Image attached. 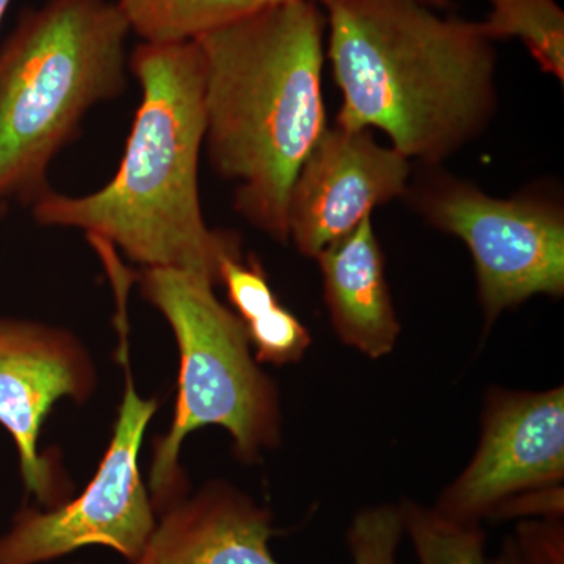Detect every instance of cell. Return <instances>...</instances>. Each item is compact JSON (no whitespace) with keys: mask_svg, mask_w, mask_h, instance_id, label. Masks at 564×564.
Listing matches in <instances>:
<instances>
[{"mask_svg":"<svg viewBox=\"0 0 564 564\" xmlns=\"http://www.w3.org/2000/svg\"><path fill=\"white\" fill-rule=\"evenodd\" d=\"M256 7H269V6H281V3H293V2H317L322 3L325 0H251Z\"/></svg>","mask_w":564,"mask_h":564,"instance_id":"obj_20","label":"cell"},{"mask_svg":"<svg viewBox=\"0 0 564 564\" xmlns=\"http://www.w3.org/2000/svg\"><path fill=\"white\" fill-rule=\"evenodd\" d=\"M11 0H0V24H2L3 17H6L7 10H9Z\"/></svg>","mask_w":564,"mask_h":564,"instance_id":"obj_22","label":"cell"},{"mask_svg":"<svg viewBox=\"0 0 564 564\" xmlns=\"http://www.w3.org/2000/svg\"><path fill=\"white\" fill-rule=\"evenodd\" d=\"M122 364L124 395L95 477L77 499L54 510L21 511L0 536V564L46 563L87 545H106L131 562L143 551L158 522L139 456L159 403L137 392L126 350Z\"/></svg>","mask_w":564,"mask_h":564,"instance_id":"obj_7","label":"cell"},{"mask_svg":"<svg viewBox=\"0 0 564 564\" xmlns=\"http://www.w3.org/2000/svg\"><path fill=\"white\" fill-rule=\"evenodd\" d=\"M218 282L225 285L234 313L245 325L280 304L265 270L254 256H250L248 261H243L242 254L225 259L218 272Z\"/></svg>","mask_w":564,"mask_h":564,"instance_id":"obj_18","label":"cell"},{"mask_svg":"<svg viewBox=\"0 0 564 564\" xmlns=\"http://www.w3.org/2000/svg\"><path fill=\"white\" fill-rule=\"evenodd\" d=\"M245 326L258 362L273 366L296 362L311 345L306 326L281 304Z\"/></svg>","mask_w":564,"mask_h":564,"instance_id":"obj_17","label":"cell"},{"mask_svg":"<svg viewBox=\"0 0 564 564\" xmlns=\"http://www.w3.org/2000/svg\"><path fill=\"white\" fill-rule=\"evenodd\" d=\"M410 177V159L378 143L369 129H326L293 181L289 242L317 258L378 206L404 198Z\"/></svg>","mask_w":564,"mask_h":564,"instance_id":"obj_10","label":"cell"},{"mask_svg":"<svg viewBox=\"0 0 564 564\" xmlns=\"http://www.w3.org/2000/svg\"><path fill=\"white\" fill-rule=\"evenodd\" d=\"M326 57L343 95L336 126L378 129L426 166L486 131L497 113V52L484 22L421 0H325Z\"/></svg>","mask_w":564,"mask_h":564,"instance_id":"obj_2","label":"cell"},{"mask_svg":"<svg viewBox=\"0 0 564 564\" xmlns=\"http://www.w3.org/2000/svg\"><path fill=\"white\" fill-rule=\"evenodd\" d=\"M9 210V206L7 204H0V220H2L3 215Z\"/></svg>","mask_w":564,"mask_h":564,"instance_id":"obj_23","label":"cell"},{"mask_svg":"<svg viewBox=\"0 0 564 564\" xmlns=\"http://www.w3.org/2000/svg\"><path fill=\"white\" fill-rule=\"evenodd\" d=\"M425 6L432 7V9H445L451 6L452 0H421Z\"/></svg>","mask_w":564,"mask_h":564,"instance_id":"obj_21","label":"cell"},{"mask_svg":"<svg viewBox=\"0 0 564 564\" xmlns=\"http://www.w3.org/2000/svg\"><path fill=\"white\" fill-rule=\"evenodd\" d=\"M315 261L321 267L326 306L339 339L369 358L389 355L402 326L393 307L372 215L339 242L329 245Z\"/></svg>","mask_w":564,"mask_h":564,"instance_id":"obj_12","label":"cell"},{"mask_svg":"<svg viewBox=\"0 0 564 564\" xmlns=\"http://www.w3.org/2000/svg\"><path fill=\"white\" fill-rule=\"evenodd\" d=\"M141 43L196 41L258 9L251 0H117Z\"/></svg>","mask_w":564,"mask_h":564,"instance_id":"obj_13","label":"cell"},{"mask_svg":"<svg viewBox=\"0 0 564 564\" xmlns=\"http://www.w3.org/2000/svg\"><path fill=\"white\" fill-rule=\"evenodd\" d=\"M400 507L419 564H525L514 538L505 541L499 555H489L480 524L455 521L408 500Z\"/></svg>","mask_w":564,"mask_h":564,"instance_id":"obj_14","label":"cell"},{"mask_svg":"<svg viewBox=\"0 0 564 564\" xmlns=\"http://www.w3.org/2000/svg\"><path fill=\"white\" fill-rule=\"evenodd\" d=\"M129 70L141 101L120 169L99 191H50L33 204L41 226L74 228L118 247L143 269H180L218 284L221 262L242 254L239 236L210 229L199 196L204 68L196 41L140 43Z\"/></svg>","mask_w":564,"mask_h":564,"instance_id":"obj_3","label":"cell"},{"mask_svg":"<svg viewBox=\"0 0 564 564\" xmlns=\"http://www.w3.org/2000/svg\"><path fill=\"white\" fill-rule=\"evenodd\" d=\"M272 516L223 481L170 505L132 564H280Z\"/></svg>","mask_w":564,"mask_h":564,"instance_id":"obj_11","label":"cell"},{"mask_svg":"<svg viewBox=\"0 0 564 564\" xmlns=\"http://www.w3.org/2000/svg\"><path fill=\"white\" fill-rule=\"evenodd\" d=\"M321 3L258 7L196 40L204 68V150L234 184V209L289 242L293 181L326 132Z\"/></svg>","mask_w":564,"mask_h":564,"instance_id":"obj_1","label":"cell"},{"mask_svg":"<svg viewBox=\"0 0 564 564\" xmlns=\"http://www.w3.org/2000/svg\"><path fill=\"white\" fill-rule=\"evenodd\" d=\"M564 478V389L492 391L477 451L434 510L480 524L508 500Z\"/></svg>","mask_w":564,"mask_h":564,"instance_id":"obj_8","label":"cell"},{"mask_svg":"<svg viewBox=\"0 0 564 564\" xmlns=\"http://www.w3.org/2000/svg\"><path fill=\"white\" fill-rule=\"evenodd\" d=\"M403 534L400 505L364 508L352 518L347 532L352 564H397Z\"/></svg>","mask_w":564,"mask_h":564,"instance_id":"obj_16","label":"cell"},{"mask_svg":"<svg viewBox=\"0 0 564 564\" xmlns=\"http://www.w3.org/2000/svg\"><path fill=\"white\" fill-rule=\"evenodd\" d=\"M140 291L172 326L181 369L172 426L155 443L150 491L154 508L185 492L180 455L188 434L221 426L234 452L252 463L281 440L276 386L251 352L247 326L215 296L209 278L180 269L141 270Z\"/></svg>","mask_w":564,"mask_h":564,"instance_id":"obj_5","label":"cell"},{"mask_svg":"<svg viewBox=\"0 0 564 564\" xmlns=\"http://www.w3.org/2000/svg\"><path fill=\"white\" fill-rule=\"evenodd\" d=\"M96 383L90 352L68 329L0 318V426L17 447L25 491L46 507L58 503L63 489L55 463L40 454L44 421L65 397L87 402Z\"/></svg>","mask_w":564,"mask_h":564,"instance_id":"obj_9","label":"cell"},{"mask_svg":"<svg viewBox=\"0 0 564 564\" xmlns=\"http://www.w3.org/2000/svg\"><path fill=\"white\" fill-rule=\"evenodd\" d=\"M426 169L404 198L429 225L469 248L486 325L532 296L563 295L562 204L541 193L494 198L440 166Z\"/></svg>","mask_w":564,"mask_h":564,"instance_id":"obj_6","label":"cell"},{"mask_svg":"<svg viewBox=\"0 0 564 564\" xmlns=\"http://www.w3.org/2000/svg\"><path fill=\"white\" fill-rule=\"evenodd\" d=\"M486 35L518 39L544 74L564 80V11L556 0H488Z\"/></svg>","mask_w":564,"mask_h":564,"instance_id":"obj_15","label":"cell"},{"mask_svg":"<svg viewBox=\"0 0 564 564\" xmlns=\"http://www.w3.org/2000/svg\"><path fill=\"white\" fill-rule=\"evenodd\" d=\"M131 31L110 0L22 10L0 47V204L33 206L85 115L126 88Z\"/></svg>","mask_w":564,"mask_h":564,"instance_id":"obj_4","label":"cell"},{"mask_svg":"<svg viewBox=\"0 0 564 564\" xmlns=\"http://www.w3.org/2000/svg\"><path fill=\"white\" fill-rule=\"evenodd\" d=\"M525 564H564L562 519L521 522L514 538Z\"/></svg>","mask_w":564,"mask_h":564,"instance_id":"obj_19","label":"cell"}]
</instances>
